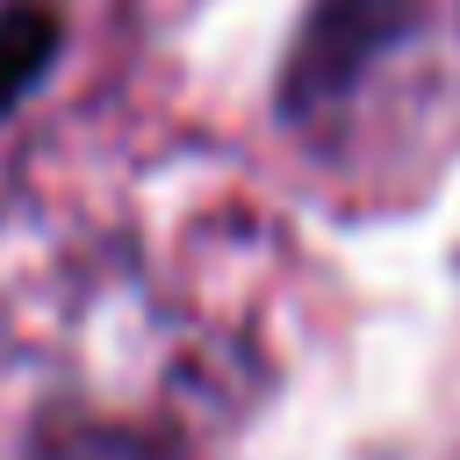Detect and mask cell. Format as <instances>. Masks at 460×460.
<instances>
[{"label":"cell","instance_id":"3","mask_svg":"<svg viewBox=\"0 0 460 460\" xmlns=\"http://www.w3.org/2000/svg\"><path fill=\"white\" fill-rule=\"evenodd\" d=\"M22 460H172L151 431H129V424H101V417H58V424H36Z\"/></svg>","mask_w":460,"mask_h":460},{"label":"cell","instance_id":"2","mask_svg":"<svg viewBox=\"0 0 460 460\" xmlns=\"http://www.w3.org/2000/svg\"><path fill=\"white\" fill-rule=\"evenodd\" d=\"M58 43H65V29L50 7H36V0L0 7V115H14L36 93V79L58 65Z\"/></svg>","mask_w":460,"mask_h":460},{"label":"cell","instance_id":"1","mask_svg":"<svg viewBox=\"0 0 460 460\" xmlns=\"http://www.w3.org/2000/svg\"><path fill=\"white\" fill-rule=\"evenodd\" d=\"M402 29H410V0H316L280 65V115L323 122Z\"/></svg>","mask_w":460,"mask_h":460}]
</instances>
